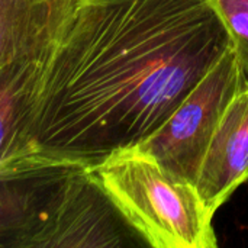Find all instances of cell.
<instances>
[{
    "label": "cell",
    "instance_id": "1",
    "mask_svg": "<svg viewBox=\"0 0 248 248\" xmlns=\"http://www.w3.org/2000/svg\"><path fill=\"white\" fill-rule=\"evenodd\" d=\"M231 46L215 0H83L44 76L28 155L94 167L138 147Z\"/></svg>",
    "mask_w": 248,
    "mask_h": 248
},
{
    "label": "cell",
    "instance_id": "3",
    "mask_svg": "<svg viewBox=\"0 0 248 248\" xmlns=\"http://www.w3.org/2000/svg\"><path fill=\"white\" fill-rule=\"evenodd\" d=\"M125 219L154 248H215L214 212L195 185L137 150L116 153L90 167Z\"/></svg>",
    "mask_w": 248,
    "mask_h": 248
},
{
    "label": "cell",
    "instance_id": "4",
    "mask_svg": "<svg viewBox=\"0 0 248 248\" xmlns=\"http://www.w3.org/2000/svg\"><path fill=\"white\" fill-rule=\"evenodd\" d=\"M83 0H0V164L29 153L49 61Z\"/></svg>",
    "mask_w": 248,
    "mask_h": 248
},
{
    "label": "cell",
    "instance_id": "5",
    "mask_svg": "<svg viewBox=\"0 0 248 248\" xmlns=\"http://www.w3.org/2000/svg\"><path fill=\"white\" fill-rule=\"evenodd\" d=\"M247 86L231 46L177 106L166 124L137 150L173 176L196 186L211 140L232 99Z\"/></svg>",
    "mask_w": 248,
    "mask_h": 248
},
{
    "label": "cell",
    "instance_id": "6",
    "mask_svg": "<svg viewBox=\"0 0 248 248\" xmlns=\"http://www.w3.org/2000/svg\"><path fill=\"white\" fill-rule=\"evenodd\" d=\"M248 180V84L228 105L205 154L196 189L215 214Z\"/></svg>",
    "mask_w": 248,
    "mask_h": 248
},
{
    "label": "cell",
    "instance_id": "7",
    "mask_svg": "<svg viewBox=\"0 0 248 248\" xmlns=\"http://www.w3.org/2000/svg\"><path fill=\"white\" fill-rule=\"evenodd\" d=\"M248 84V0H215Z\"/></svg>",
    "mask_w": 248,
    "mask_h": 248
},
{
    "label": "cell",
    "instance_id": "2",
    "mask_svg": "<svg viewBox=\"0 0 248 248\" xmlns=\"http://www.w3.org/2000/svg\"><path fill=\"white\" fill-rule=\"evenodd\" d=\"M148 246L90 167L33 155L0 164V247Z\"/></svg>",
    "mask_w": 248,
    "mask_h": 248
}]
</instances>
